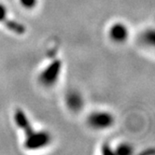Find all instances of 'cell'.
<instances>
[{
  "label": "cell",
  "mask_w": 155,
  "mask_h": 155,
  "mask_svg": "<svg viewBox=\"0 0 155 155\" xmlns=\"http://www.w3.org/2000/svg\"><path fill=\"white\" fill-rule=\"evenodd\" d=\"M16 123L19 127L24 130L25 135V146L29 150H38L45 147L50 142V135L43 131H35L31 126L25 113L18 111L15 115Z\"/></svg>",
  "instance_id": "1"
},
{
  "label": "cell",
  "mask_w": 155,
  "mask_h": 155,
  "mask_svg": "<svg viewBox=\"0 0 155 155\" xmlns=\"http://www.w3.org/2000/svg\"><path fill=\"white\" fill-rule=\"evenodd\" d=\"M114 117L107 111H94L88 119V124L91 127L96 130H105L113 124Z\"/></svg>",
  "instance_id": "2"
},
{
  "label": "cell",
  "mask_w": 155,
  "mask_h": 155,
  "mask_svg": "<svg viewBox=\"0 0 155 155\" xmlns=\"http://www.w3.org/2000/svg\"><path fill=\"white\" fill-rule=\"evenodd\" d=\"M61 68H62V64L59 60L53 61L40 73V76H39L40 82L46 86L54 84L57 81L59 78Z\"/></svg>",
  "instance_id": "3"
},
{
  "label": "cell",
  "mask_w": 155,
  "mask_h": 155,
  "mask_svg": "<svg viewBox=\"0 0 155 155\" xmlns=\"http://www.w3.org/2000/svg\"><path fill=\"white\" fill-rule=\"evenodd\" d=\"M108 35L114 42L123 43L128 38L129 31L127 26L123 23H116L109 27Z\"/></svg>",
  "instance_id": "4"
},
{
  "label": "cell",
  "mask_w": 155,
  "mask_h": 155,
  "mask_svg": "<svg viewBox=\"0 0 155 155\" xmlns=\"http://www.w3.org/2000/svg\"><path fill=\"white\" fill-rule=\"evenodd\" d=\"M66 102H68V107L73 110H78V109H80V107L81 108L82 104H83L81 96L77 93L68 94V98H66Z\"/></svg>",
  "instance_id": "5"
},
{
  "label": "cell",
  "mask_w": 155,
  "mask_h": 155,
  "mask_svg": "<svg viewBox=\"0 0 155 155\" xmlns=\"http://www.w3.org/2000/svg\"><path fill=\"white\" fill-rule=\"evenodd\" d=\"M8 8L7 7L2 4V3H0V23L3 24L4 25H6L7 21L9 20L8 17Z\"/></svg>",
  "instance_id": "6"
},
{
  "label": "cell",
  "mask_w": 155,
  "mask_h": 155,
  "mask_svg": "<svg viewBox=\"0 0 155 155\" xmlns=\"http://www.w3.org/2000/svg\"><path fill=\"white\" fill-rule=\"evenodd\" d=\"M19 3L21 7L27 9H31L37 6L38 0H19Z\"/></svg>",
  "instance_id": "7"
}]
</instances>
